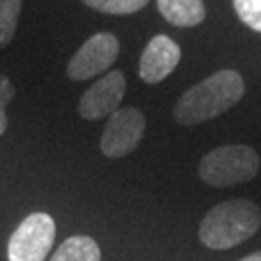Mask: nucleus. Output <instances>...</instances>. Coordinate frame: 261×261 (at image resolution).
I'll return each instance as SVG.
<instances>
[{
  "mask_svg": "<svg viewBox=\"0 0 261 261\" xmlns=\"http://www.w3.org/2000/svg\"><path fill=\"white\" fill-rule=\"evenodd\" d=\"M82 2L89 8L111 16H130L149 4V0H82Z\"/></svg>",
  "mask_w": 261,
  "mask_h": 261,
  "instance_id": "12",
  "label": "nucleus"
},
{
  "mask_svg": "<svg viewBox=\"0 0 261 261\" xmlns=\"http://www.w3.org/2000/svg\"><path fill=\"white\" fill-rule=\"evenodd\" d=\"M246 85L236 70H219L190 87L174 105L172 116L182 126H196L230 111L242 101Z\"/></svg>",
  "mask_w": 261,
  "mask_h": 261,
  "instance_id": "1",
  "label": "nucleus"
},
{
  "mask_svg": "<svg viewBox=\"0 0 261 261\" xmlns=\"http://www.w3.org/2000/svg\"><path fill=\"white\" fill-rule=\"evenodd\" d=\"M157 8L176 28H196L207 16L203 0H157Z\"/></svg>",
  "mask_w": 261,
  "mask_h": 261,
  "instance_id": "9",
  "label": "nucleus"
},
{
  "mask_svg": "<svg viewBox=\"0 0 261 261\" xmlns=\"http://www.w3.org/2000/svg\"><path fill=\"white\" fill-rule=\"evenodd\" d=\"M16 95V87L10 82L8 75L0 74V136L8 128V116H6V107Z\"/></svg>",
  "mask_w": 261,
  "mask_h": 261,
  "instance_id": "14",
  "label": "nucleus"
},
{
  "mask_svg": "<svg viewBox=\"0 0 261 261\" xmlns=\"http://www.w3.org/2000/svg\"><path fill=\"white\" fill-rule=\"evenodd\" d=\"M120 53V43L109 31L95 33L75 50L68 62L66 74L72 82H85L107 72Z\"/></svg>",
  "mask_w": 261,
  "mask_h": 261,
  "instance_id": "6",
  "label": "nucleus"
},
{
  "mask_svg": "<svg viewBox=\"0 0 261 261\" xmlns=\"http://www.w3.org/2000/svg\"><path fill=\"white\" fill-rule=\"evenodd\" d=\"M240 261H261V252H253V253H250V255H246V257H242Z\"/></svg>",
  "mask_w": 261,
  "mask_h": 261,
  "instance_id": "15",
  "label": "nucleus"
},
{
  "mask_svg": "<svg viewBox=\"0 0 261 261\" xmlns=\"http://www.w3.org/2000/svg\"><path fill=\"white\" fill-rule=\"evenodd\" d=\"M259 167V155L250 145H221L203 155L197 172L209 186L230 188L253 180Z\"/></svg>",
  "mask_w": 261,
  "mask_h": 261,
  "instance_id": "3",
  "label": "nucleus"
},
{
  "mask_svg": "<svg viewBox=\"0 0 261 261\" xmlns=\"http://www.w3.org/2000/svg\"><path fill=\"white\" fill-rule=\"evenodd\" d=\"M48 261H101V248L91 236L75 234L60 244Z\"/></svg>",
  "mask_w": 261,
  "mask_h": 261,
  "instance_id": "10",
  "label": "nucleus"
},
{
  "mask_svg": "<svg viewBox=\"0 0 261 261\" xmlns=\"http://www.w3.org/2000/svg\"><path fill=\"white\" fill-rule=\"evenodd\" d=\"M145 136V116L134 107H122L109 116L101 136V153L109 159L130 155Z\"/></svg>",
  "mask_w": 261,
  "mask_h": 261,
  "instance_id": "5",
  "label": "nucleus"
},
{
  "mask_svg": "<svg viewBox=\"0 0 261 261\" xmlns=\"http://www.w3.org/2000/svg\"><path fill=\"white\" fill-rule=\"evenodd\" d=\"M126 93V77L120 70H112L101 75L82 97L77 103L80 116L85 120H99L111 116L118 111L122 99Z\"/></svg>",
  "mask_w": 261,
  "mask_h": 261,
  "instance_id": "7",
  "label": "nucleus"
},
{
  "mask_svg": "<svg viewBox=\"0 0 261 261\" xmlns=\"http://www.w3.org/2000/svg\"><path fill=\"white\" fill-rule=\"evenodd\" d=\"M23 0H0V47H6L16 35Z\"/></svg>",
  "mask_w": 261,
  "mask_h": 261,
  "instance_id": "11",
  "label": "nucleus"
},
{
  "mask_svg": "<svg viewBox=\"0 0 261 261\" xmlns=\"http://www.w3.org/2000/svg\"><path fill=\"white\" fill-rule=\"evenodd\" d=\"M232 6L242 23L261 33V0H232Z\"/></svg>",
  "mask_w": 261,
  "mask_h": 261,
  "instance_id": "13",
  "label": "nucleus"
},
{
  "mask_svg": "<svg viewBox=\"0 0 261 261\" xmlns=\"http://www.w3.org/2000/svg\"><path fill=\"white\" fill-rule=\"evenodd\" d=\"M56 238V223L48 213L28 215L12 232L6 248L8 261H45Z\"/></svg>",
  "mask_w": 261,
  "mask_h": 261,
  "instance_id": "4",
  "label": "nucleus"
},
{
  "mask_svg": "<svg viewBox=\"0 0 261 261\" xmlns=\"http://www.w3.org/2000/svg\"><path fill=\"white\" fill-rule=\"evenodd\" d=\"M182 50L168 35H155L140 56V77L147 84H159L174 72Z\"/></svg>",
  "mask_w": 261,
  "mask_h": 261,
  "instance_id": "8",
  "label": "nucleus"
},
{
  "mask_svg": "<svg viewBox=\"0 0 261 261\" xmlns=\"http://www.w3.org/2000/svg\"><path fill=\"white\" fill-rule=\"evenodd\" d=\"M261 226L259 205L246 199H228L215 205L199 223V240L209 250H230L250 240Z\"/></svg>",
  "mask_w": 261,
  "mask_h": 261,
  "instance_id": "2",
  "label": "nucleus"
}]
</instances>
